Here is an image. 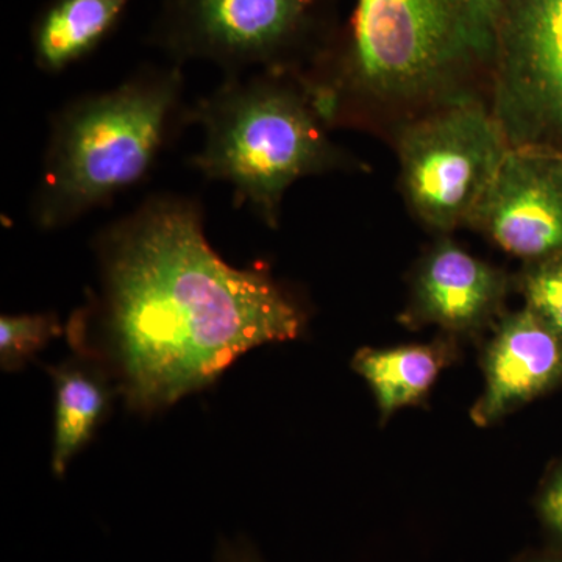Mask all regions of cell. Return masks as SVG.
<instances>
[{
	"label": "cell",
	"mask_w": 562,
	"mask_h": 562,
	"mask_svg": "<svg viewBox=\"0 0 562 562\" xmlns=\"http://www.w3.org/2000/svg\"><path fill=\"white\" fill-rule=\"evenodd\" d=\"M201 125L203 146L191 165L206 179L231 184L269 227L295 181L341 165L328 139V121L305 77L295 70H260L225 77L188 110Z\"/></svg>",
	"instance_id": "4"
},
{
	"label": "cell",
	"mask_w": 562,
	"mask_h": 562,
	"mask_svg": "<svg viewBox=\"0 0 562 562\" xmlns=\"http://www.w3.org/2000/svg\"><path fill=\"white\" fill-rule=\"evenodd\" d=\"M49 371L55 386L52 471L63 476L70 460L105 419L117 390L101 362L87 355L76 353V358Z\"/></svg>",
	"instance_id": "11"
},
{
	"label": "cell",
	"mask_w": 562,
	"mask_h": 562,
	"mask_svg": "<svg viewBox=\"0 0 562 562\" xmlns=\"http://www.w3.org/2000/svg\"><path fill=\"white\" fill-rule=\"evenodd\" d=\"M484 390L471 409L487 427L562 386V341L524 306L502 317L483 360Z\"/></svg>",
	"instance_id": "9"
},
{
	"label": "cell",
	"mask_w": 562,
	"mask_h": 562,
	"mask_svg": "<svg viewBox=\"0 0 562 562\" xmlns=\"http://www.w3.org/2000/svg\"><path fill=\"white\" fill-rule=\"evenodd\" d=\"M508 290L505 272L443 238L417 266L406 321L479 331L502 312Z\"/></svg>",
	"instance_id": "10"
},
{
	"label": "cell",
	"mask_w": 562,
	"mask_h": 562,
	"mask_svg": "<svg viewBox=\"0 0 562 562\" xmlns=\"http://www.w3.org/2000/svg\"><path fill=\"white\" fill-rule=\"evenodd\" d=\"M319 0H168L155 41L173 65L214 63L225 76L294 70L291 57L310 38Z\"/></svg>",
	"instance_id": "6"
},
{
	"label": "cell",
	"mask_w": 562,
	"mask_h": 562,
	"mask_svg": "<svg viewBox=\"0 0 562 562\" xmlns=\"http://www.w3.org/2000/svg\"><path fill=\"white\" fill-rule=\"evenodd\" d=\"M491 76L509 146L562 150V0H498Z\"/></svg>",
	"instance_id": "7"
},
{
	"label": "cell",
	"mask_w": 562,
	"mask_h": 562,
	"mask_svg": "<svg viewBox=\"0 0 562 562\" xmlns=\"http://www.w3.org/2000/svg\"><path fill=\"white\" fill-rule=\"evenodd\" d=\"M132 0H54L32 31L36 66L58 74L90 55L120 22Z\"/></svg>",
	"instance_id": "12"
},
{
	"label": "cell",
	"mask_w": 562,
	"mask_h": 562,
	"mask_svg": "<svg viewBox=\"0 0 562 562\" xmlns=\"http://www.w3.org/2000/svg\"><path fill=\"white\" fill-rule=\"evenodd\" d=\"M395 149L409 209L450 233L471 224L512 146L491 105L462 92L406 122Z\"/></svg>",
	"instance_id": "5"
},
{
	"label": "cell",
	"mask_w": 562,
	"mask_h": 562,
	"mask_svg": "<svg viewBox=\"0 0 562 562\" xmlns=\"http://www.w3.org/2000/svg\"><path fill=\"white\" fill-rule=\"evenodd\" d=\"M469 227L527 262L562 254V150L512 147Z\"/></svg>",
	"instance_id": "8"
},
{
	"label": "cell",
	"mask_w": 562,
	"mask_h": 562,
	"mask_svg": "<svg viewBox=\"0 0 562 562\" xmlns=\"http://www.w3.org/2000/svg\"><path fill=\"white\" fill-rule=\"evenodd\" d=\"M495 20L475 0H358L351 27L322 76L305 77L328 122L349 103L436 105L491 69Z\"/></svg>",
	"instance_id": "2"
},
{
	"label": "cell",
	"mask_w": 562,
	"mask_h": 562,
	"mask_svg": "<svg viewBox=\"0 0 562 562\" xmlns=\"http://www.w3.org/2000/svg\"><path fill=\"white\" fill-rule=\"evenodd\" d=\"M522 562H562V553L550 554V557L531 558Z\"/></svg>",
	"instance_id": "18"
},
{
	"label": "cell",
	"mask_w": 562,
	"mask_h": 562,
	"mask_svg": "<svg viewBox=\"0 0 562 562\" xmlns=\"http://www.w3.org/2000/svg\"><path fill=\"white\" fill-rule=\"evenodd\" d=\"M217 562H265L257 550L246 541H222Z\"/></svg>",
	"instance_id": "17"
},
{
	"label": "cell",
	"mask_w": 562,
	"mask_h": 562,
	"mask_svg": "<svg viewBox=\"0 0 562 562\" xmlns=\"http://www.w3.org/2000/svg\"><path fill=\"white\" fill-rule=\"evenodd\" d=\"M183 91L179 65L144 68L58 111L33 194V222L58 231L146 179L188 124Z\"/></svg>",
	"instance_id": "3"
},
{
	"label": "cell",
	"mask_w": 562,
	"mask_h": 562,
	"mask_svg": "<svg viewBox=\"0 0 562 562\" xmlns=\"http://www.w3.org/2000/svg\"><path fill=\"white\" fill-rule=\"evenodd\" d=\"M520 291L525 306L562 341V254L527 262Z\"/></svg>",
	"instance_id": "15"
},
{
	"label": "cell",
	"mask_w": 562,
	"mask_h": 562,
	"mask_svg": "<svg viewBox=\"0 0 562 562\" xmlns=\"http://www.w3.org/2000/svg\"><path fill=\"white\" fill-rule=\"evenodd\" d=\"M453 347L447 342L372 349L355 353L351 368L360 373L375 395L382 420L427 395L442 369L452 361Z\"/></svg>",
	"instance_id": "13"
},
{
	"label": "cell",
	"mask_w": 562,
	"mask_h": 562,
	"mask_svg": "<svg viewBox=\"0 0 562 562\" xmlns=\"http://www.w3.org/2000/svg\"><path fill=\"white\" fill-rule=\"evenodd\" d=\"M99 288L69 322L133 412L169 408L241 355L297 339L306 317L266 269L210 246L194 199L155 195L95 238Z\"/></svg>",
	"instance_id": "1"
},
{
	"label": "cell",
	"mask_w": 562,
	"mask_h": 562,
	"mask_svg": "<svg viewBox=\"0 0 562 562\" xmlns=\"http://www.w3.org/2000/svg\"><path fill=\"white\" fill-rule=\"evenodd\" d=\"M536 509L554 549L562 553V461L543 482Z\"/></svg>",
	"instance_id": "16"
},
{
	"label": "cell",
	"mask_w": 562,
	"mask_h": 562,
	"mask_svg": "<svg viewBox=\"0 0 562 562\" xmlns=\"http://www.w3.org/2000/svg\"><path fill=\"white\" fill-rule=\"evenodd\" d=\"M61 333L54 313L18 314L0 319V366L16 372Z\"/></svg>",
	"instance_id": "14"
}]
</instances>
